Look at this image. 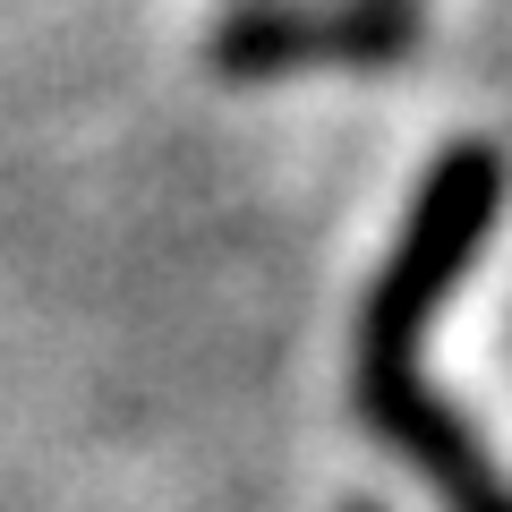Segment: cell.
Segmentation results:
<instances>
[{
    "label": "cell",
    "instance_id": "7a4b0ae2",
    "mask_svg": "<svg viewBox=\"0 0 512 512\" xmlns=\"http://www.w3.org/2000/svg\"><path fill=\"white\" fill-rule=\"evenodd\" d=\"M427 43L419 0H231L205 35V69L231 86H274L308 69L376 77Z\"/></svg>",
    "mask_w": 512,
    "mask_h": 512
},
{
    "label": "cell",
    "instance_id": "277c9868",
    "mask_svg": "<svg viewBox=\"0 0 512 512\" xmlns=\"http://www.w3.org/2000/svg\"><path fill=\"white\" fill-rule=\"evenodd\" d=\"M342 512H384V504H367V495H359V504H342Z\"/></svg>",
    "mask_w": 512,
    "mask_h": 512
},
{
    "label": "cell",
    "instance_id": "3957f363",
    "mask_svg": "<svg viewBox=\"0 0 512 512\" xmlns=\"http://www.w3.org/2000/svg\"><path fill=\"white\" fill-rule=\"evenodd\" d=\"M350 419H359L376 444H393L444 512H512L504 461L478 444V427L461 419L453 393H436V384L419 376V359H402V367H350Z\"/></svg>",
    "mask_w": 512,
    "mask_h": 512
},
{
    "label": "cell",
    "instance_id": "6da1fadb",
    "mask_svg": "<svg viewBox=\"0 0 512 512\" xmlns=\"http://www.w3.org/2000/svg\"><path fill=\"white\" fill-rule=\"evenodd\" d=\"M504 188H512L504 154L478 146V137L470 146H444L436 163H427L402 231H393V256L376 265V282H367V299H359V367L419 359L427 325L444 316V299L461 291V274L478 265L495 214H504Z\"/></svg>",
    "mask_w": 512,
    "mask_h": 512
}]
</instances>
